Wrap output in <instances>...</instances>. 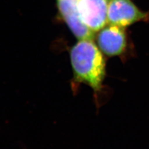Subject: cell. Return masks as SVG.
I'll return each instance as SVG.
<instances>
[{
  "mask_svg": "<svg viewBox=\"0 0 149 149\" xmlns=\"http://www.w3.org/2000/svg\"><path fill=\"white\" fill-rule=\"evenodd\" d=\"M111 0H79L78 14L84 25L93 32L108 24V11Z\"/></svg>",
  "mask_w": 149,
  "mask_h": 149,
  "instance_id": "obj_2",
  "label": "cell"
},
{
  "mask_svg": "<svg viewBox=\"0 0 149 149\" xmlns=\"http://www.w3.org/2000/svg\"><path fill=\"white\" fill-rule=\"evenodd\" d=\"M147 14L130 0H111L108 11V24L125 27L145 19Z\"/></svg>",
  "mask_w": 149,
  "mask_h": 149,
  "instance_id": "obj_3",
  "label": "cell"
},
{
  "mask_svg": "<svg viewBox=\"0 0 149 149\" xmlns=\"http://www.w3.org/2000/svg\"><path fill=\"white\" fill-rule=\"evenodd\" d=\"M79 0H57L60 16L78 40H91L95 38V32L84 25L78 14Z\"/></svg>",
  "mask_w": 149,
  "mask_h": 149,
  "instance_id": "obj_4",
  "label": "cell"
},
{
  "mask_svg": "<svg viewBox=\"0 0 149 149\" xmlns=\"http://www.w3.org/2000/svg\"><path fill=\"white\" fill-rule=\"evenodd\" d=\"M70 60L74 87L85 83L92 88L97 100L106 75V62L100 50L93 40H79L71 49Z\"/></svg>",
  "mask_w": 149,
  "mask_h": 149,
  "instance_id": "obj_1",
  "label": "cell"
},
{
  "mask_svg": "<svg viewBox=\"0 0 149 149\" xmlns=\"http://www.w3.org/2000/svg\"><path fill=\"white\" fill-rule=\"evenodd\" d=\"M97 42L106 55L112 57L121 54L126 47L124 27L114 25L103 27L97 34Z\"/></svg>",
  "mask_w": 149,
  "mask_h": 149,
  "instance_id": "obj_5",
  "label": "cell"
}]
</instances>
